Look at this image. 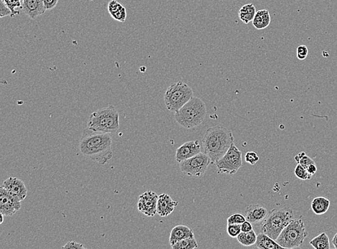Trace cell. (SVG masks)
<instances>
[{"instance_id": "1", "label": "cell", "mask_w": 337, "mask_h": 249, "mask_svg": "<svg viewBox=\"0 0 337 249\" xmlns=\"http://www.w3.org/2000/svg\"><path fill=\"white\" fill-rule=\"evenodd\" d=\"M112 145V139L110 133L96 132L86 127L80 138V150L87 159L105 165L113 156Z\"/></svg>"}, {"instance_id": "2", "label": "cell", "mask_w": 337, "mask_h": 249, "mask_svg": "<svg viewBox=\"0 0 337 249\" xmlns=\"http://www.w3.org/2000/svg\"><path fill=\"white\" fill-rule=\"evenodd\" d=\"M232 131L222 126L208 128L203 137L204 153L211 159V164L218 162L229 150L234 141Z\"/></svg>"}, {"instance_id": "3", "label": "cell", "mask_w": 337, "mask_h": 249, "mask_svg": "<svg viewBox=\"0 0 337 249\" xmlns=\"http://www.w3.org/2000/svg\"><path fill=\"white\" fill-rule=\"evenodd\" d=\"M207 113V107L203 100L193 97L175 113V119L177 123L183 128L193 129L203 123Z\"/></svg>"}, {"instance_id": "4", "label": "cell", "mask_w": 337, "mask_h": 249, "mask_svg": "<svg viewBox=\"0 0 337 249\" xmlns=\"http://www.w3.org/2000/svg\"><path fill=\"white\" fill-rule=\"evenodd\" d=\"M87 127L103 133H115L119 127V114L113 106L101 109L90 115Z\"/></svg>"}, {"instance_id": "5", "label": "cell", "mask_w": 337, "mask_h": 249, "mask_svg": "<svg viewBox=\"0 0 337 249\" xmlns=\"http://www.w3.org/2000/svg\"><path fill=\"white\" fill-rule=\"evenodd\" d=\"M294 218V213L290 208H275L269 213L261 232L276 241L280 234L287 225Z\"/></svg>"}, {"instance_id": "6", "label": "cell", "mask_w": 337, "mask_h": 249, "mask_svg": "<svg viewBox=\"0 0 337 249\" xmlns=\"http://www.w3.org/2000/svg\"><path fill=\"white\" fill-rule=\"evenodd\" d=\"M308 236L304 221L300 218H293L277 238L276 241L283 249L299 248Z\"/></svg>"}, {"instance_id": "7", "label": "cell", "mask_w": 337, "mask_h": 249, "mask_svg": "<svg viewBox=\"0 0 337 249\" xmlns=\"http://www.w3.org/2000/svg\"><path fill=\"white\" fill-rule=\"evenodd\" d=\"M193 97L192 88L183 81L173 83L164 95V102L169 111L176 113Z\"/></svg>"}, {"instance_id": "8", "label": "cell", "mask_w": 337, "mask_h": 249, "mask_svg": "<svg viewBox=\"0 0 337 249\" xmlns=\"http://www.w3.org/2000/svg\"><path fill=\"white\" fill-rule=\"evenodd\" d=\"M217 172L235 174L242 167V153L235 145V142L226 153L215 164Z\"/></svg>"}, {"instance_id": "9", "label": "cell", "mask_w": 337, "mask_h": 249, "mask_svg": "<svg viewBox=\"0 0 337 249\" xmlns=\"http://www.w3.org/2000/svg\"><path fill=\"white\" fill-rule=\"evenodd\" d=\"M211 163V159L207 154L200 153L193 157L179 163L180 171L186 175L191 177L204 176Z\"/></svg>"}, {"instance_id": "10", "label": "cell", "mask_w": 337, "mask_h": 249, "mask_svg": "<svg viewBox=\"0 0 337 249\" xmlns=\"http://www.w3.org/2000/svg\"><path fill=\"white\" fill-rule=\"evenodd\" d=\"M21 208V201L0 187V213L4 216H12Z\"/></svg>"}, {"instance_id": "11", "label": "cell", "mask_w": 337, "mask_h": 249, "mask_svg": "<svg viewBox=\"0 0 337 249\" xmlns=\"http://www.w3.org/2000/svg\"><path fill=\"white\" fill-rule=\"evenodd\" d=\"M159 196L156 192L147 190L139 197L138 211L148 217H153L157 213Z\"/></svg>"}, {"instance_id": "12", "label": "cell", "mask_w": 337, "mask_h": 249, "mask_svg": "<svg viewBox=\"0 0 337 249\" xmlns=\"http://www.w3.org/2000/svg\"><path fill=\"white\" fill-rule=\"evenodd\" d=\"M269 215L268 209L261 204H252L246 208V218L253 226H262Z\"/></svg>"}, {"instance_id": "13", "label": "cell", "mask_w": 337, "mask_h": 249, "mask_svg": "<svg viewBox=\"0 0 337 249\" xmlns=\"http://www.w3.org/2000/svg\"><path fill=\"white\" fill-rule=\"evenodd\" d=\"M1 187L21 201L25 199L28 194V190L25 187V183L16 177H9L3 182Z\"/></svg>"}, {"instance_id": "14", "label": "cell", "mask_w": 337, "mask_h": 249, "mask_svg": "<svg viewBox=\"0 0 337 249\" xmlns=\"http://www.w3.org/2000/svg\"><path fill=\"white\" fill-rule=\"evenodd\" d=\"M201 144L198 140L187 141L178 147L176 154V159L178 163L193 157L201 153Z\"/></svg>"}, {"instance_id": "15", "label": "cell", "mask_w": 337, "mask_h": 249, "mask_svg": "<svg viewBox=\"0 0 337 249\" xmlns=\"http://www.w3.org/2000/svg\"><path fill=\"white\" fill-rule=\"evenodd\" d=\"M20 8L28 17L32 19H37L46 11L43 0H21Z\"/></svg>"}, {"instance_id": "16", "label": "cell", "mask_w": 337, "mask_h": 249, "mask_svg": "<svg viewBox=\"0 0 337 249\" xmlns=\"http://www.w3.org/2000/svg\"><path fill=\"white\" fill-rule=\"evenodd\" d=\"M178 204L168 194H161L158 200L157 213L161 217H166L174 212Z\"/></svg>"}, {"instance_id": "17", "label": "cell", "mask_w": 337, "mask_h": 249, "mask_svg": "<svg viewBox=\"0 0 337 249\" xmlns=\"http://www.w3.org/2000/svg\"><path fill=\"white\" fill-rule=\"evenodd\" d=\"M193 238H194V233L192 229H189L188 226L180 225V226H175L171 231V235H170V244L172 246L181 240Z\"/></svg>"}, {"instance_id": "18", "label": "cell", "mask_w": 337, "mask_h": 249, "mask_svg": "<svg viewBox=\"0 0 337 249\" xmlns=\"http://www.w3.org/2000/svg\"><path fill=\"white\" fill-rule=\"evenodd\" d=\"M109 13L111 17L120 22H125L127 19V10L117 0H112L107 6Z\"/></svg>"}, {"instance_id": "19", "label": "cell", "mask_w": 337, "mask_h": 249, "mask_svg": "<svg viewBox=\"0 0 337 249\" xmlns=\"http://www.w3.org/2000/svg\"><path fill=\"white\" fill-rule=\"evenodd\" d=\"M255 245L256 248L260 249H283L275 240L262 232L259 233V235H257V241Z\"/></svg>"}, {"instance_id": "20", "label": "cell", "mask_w": 337, "mask_h": 249, "mask_svg": "<svg viewBox=\"0 0 337 249\" xmlns=\"http://www.w3.org/2000/svg\"><path fill=\"white\" fill-rule=\"evenodd\" d=\"M271 22V17L268 10H261L256 13L253 20V25L257 30L268 28Z\"/></svg>"}, {"instance_id": "21", "label": "cell", "mask_w": 337, "mask_h": 249, "mask_svg": "<svg viewBox=\"0 0 337 249\" xmlns=\"http://www.w3.org/2000/svg\"><path fill=\"white\" fill-rule=\"evenodd\" d=\"M330 205V201L325 197H316L311 202V209L315 214L323 215L328 211Z\"/></svg>"}, {"instance_id": "22", "label": "cell", "mask_w": 337, "mask_h": 249, "mask_svg": "<svg viewBox=\"0 0 337 249\" xmlns=\"http://www.w3.org/2000/svg\"><path fill=\"white\" fill-rule=\"evenodd\" d=\"M256 12V6L253 4H247L242 6L239 11V17L241 22L245 24L253 22Z\"/></svg>"}, {"instance_id": "23", "label": "cell", "mask_w": 337, "mask_h": 249, "mask_svg": "<svg viewBox=\"0 0 337 249\" xmlns=\"http://www.w3.org/2000/svg\"><path fill=\"white\" fill-rule=\"evenodd\" d=\"M310 244L312 246L313 248L316 249H330V241L326 233H321L315 238H313L310 241Z\"/></svg>"}, {"instance_id": "24", "label": "cell", "mask_w": 337, "mask_h": 249, "mask_svg": "<svg viewBox=\"0 0 337 249\" xmlns=\"http://www.w3.org/2000/svg\"><path fill=\"white\" fill-rule=\"evenodd\" d=\"M257 235L253 230L249 231V232H242L241 231L237 237L239 242L244 247H251V246L255 245L257 241Z\"/></svg>"}, {"instance_id": "25", "label": "cell", "mask_w": 337, "mask_h": 249, "mask_svg": "<svg viewBox=\"0 0 337 249\" xmlns=\"http://www.w3.org/2000/svg\"><path fill=\"white\" fill-rule=\"evenodd\" d=\"M171 247L173 249H194L198 248V245L195 238H186L178 241Z\"/></svg>"}, {"instance_id": "26", "label": "cell", "mask_w": 337, "mask_h": 249, "mask_svg": "<svg viewBox=\"0 0 337 249\" xmlns=\"http://www.w3.org/2000/svg\"><path fill=\"white\" fill-rule=\"evenodd\" d=\"M295 160L305 168H306L311 164H315V162L311 157L307 156L306 154L304 152H301V153H298L296 156H295Z\"/></svg>"}, {"instance_id": "27", "label": "cell", "mask_w": 337, "mask_h": 249, "mask_svg": "<svg viewBox=\"0 0 337 249\" xmlns=\"http://www.w3.org/2000/svg\"><path fill=\"white\" fill-rule=\"evenodd\" d=\"M295 174L300 180H308L311 178L312 176L308 172L307 170L302 165L298 164L297 166L295 168Z\"/></svg>"}, {"instance_id": "28", "label": "cell", "mask_w": 337, "mask_h": 249, "mask_svg": "<svg viewBox=\"0 0 337 249\" xmlns=\"http://www.w3.org/2000/svg\"><path fill=\"white\" fill-rule=\"evenodd\" d=\"M6 5L11 10L12 17L20 14V12L16 10L17 7H21V0H3Z\"/></svg>"}, {"instance_id": "29", "label": "cell", "mask_w": 337, "mask_h": 249, "mask_svg": "<svg viewBox=\"0 0 337 249\" xmlns=\"http://www.w3.org/2000/svg\"><path fill=\"white\" fill-rule=\"evenodd\" d=\"M247 220L245 216L241 213H233L227 219V225L229 224H241Z\"/></svg>"}, {"instance_id": "30", "label": "cell", "mask_w": 337, "mask_h": 249, "mask_svg": "<svg viewBox=\"0 0 337 249\" xmlns=\"http://www.w3.org/2000/svg\"><path fill=\"white\" fill-rule=\"evenodd\" d=\"M227 233L232 238H237L241 232V224L227 225Z\"/></svg>"}, {"instance_id": "31", "label": "cell", "mask_w": 337, "mask_h": 249, "mask_svg": "<svg viewBox=\"0 0 337 249\" xmlns=\"http://www.w3.org/2000/svg\"><path fill=\"white\" fill-rule=\"evenodd\" d=\"M245 161L250 165H255L259 161V156L256 152H247L245 155Z\"/></svg>"}, {"instance_id": "32", "label": "cell", "mask_w": 337, "mask_h": 249, "mask_svg": "<svg viewBox=\"0 0 337 249\" xmlns=\"http://www.w3.org/2000/svg\"><path fill=\"white\" fill-rule=\"evenodd\" d=\"M308 54V49L307 46L302 45L297 47V58L301 61H304Z\"/></svg>"}, {"instance_id": "33", "label": "cell", "mask_w": 337, "mask_h": 249, "mask_svg": "<svg viewBox=\"0 0 337 249\" xmlns=\"http://www.w3.org/2000/svg\"><path fill=\"white\" fill-rule=\"evenodd\" d=\"M7 16H10V17H11V10L6 5L5 3L4 2L3 0H0V17H7Z\"/></svg>"}, {"instance_id": "34", "label": "cell", "mask_w": 337, "mask_h": 249, "mask_svg": "<svg viewBox=\"0 0 337 249\" xmlns=\"http://www.w3.org/2000/svg\"><path fill=\"white\" fill-rule=\"evenodd\" d=\"M59 0H43L45 8L46 10H51L57 6Z\"/></svg>"}, {"instance_id": "35", "label": "cell", "mask_w": 337, "mask_h": 249, "mask_svg": "<svg viewBox=\"0 0 337 249\" xmlns=\"http://www.w3.org/2000/svg\"><path fill=\"white\" fill-rule=\"evenodd\" d=\"M62 249H85L83 246L80 243L75 242V241H69V242L67 243L65 246L62 247Z\"/></svg>"}, {"instance_id": "36", "label": "cell", "mask_w": 337, "mask_h": 249, "mask_svg": "<svg viewBox=\"0 0 337 249\" xmlns=\"http://www.w3.org/2000/svg\"><path fill=\"white\" fill-rule=\"evenodd\" d=\"M253 225L248 220H245L244 223H241V228L242 232H249L253 230Z\"/></svg>"}, {"instance_id": "37", "label": "cell", "mask_w": 337, "mask_h": 249, "mask_svg": "<svg viewBox=\"0 0 337 249\" xmlns=\"http://www.w3.org/2000/svg\"><path fill=\"white\" fill-rule=\"evenodd\" d=\"M305 169L307 170L308 172L311 174V176L315 174L317 172V167L316 164H311V165H308Z\"/></svg>"}, {"instance_id": "38", "label": "cell", "mask_w": 337, "mask_h": 249, "mask_svg": "<svg viewBox=\"0 0 337 249\" xmlns=\"http://www.w3.org/2000/svg\"><path fill=\"white\" fill-rule=\"evenodd\" d=\"M332 244H333L335 248L337 249V233L334 236L333 239H332Z\"/></svg>"}, {"instance_id": "39", "label": "cell", "mask_w": 337, "mask_h": 249, "mask_svg": "<svg viewBox=\"0 0 337 249\" xmlns=\"http://www.w3.org/2000/svg\"><path fill=\"white\" fill-rule=\"evenodd\" d=\"M0 216H1V222H0V223H3V220H4V215L1 214V213H0Z\"/></svg>"}]
</instances>
